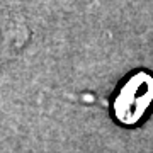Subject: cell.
Instances as JSON below:
<instances>
[{
    "label": "cell",
    "mask_w": 153,
    "mask_h": 153,
    "mask_svg": "<svg viewBox=\"0 0 153 153\" xmlns=\"http://www.w3.org/2000/svg\"><path fill=\"white\" fill-rule=\"evenodd\" d=\"M153 99V78L146 73H138L126 83L119 94L116 111L121 121L133 123L143 114V111Z\"/></svg>",
    "instance_id": "6da1fadb"
}]
</instances>
